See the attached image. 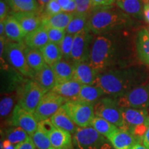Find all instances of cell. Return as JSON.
<instances>
[{
	"label": "cell",
	"mask_w": 149,
	"mask_h": 149,
	"mask_svg": "<svg viewBox=\"0 0 149 149\" xmlns=\"http://www.w3.org/2000/svg\"><path fill=\"white\" fill-rule=\"evenodd\" d=\"M10 122L12 126H17L25 130L29 136L36 131L39 123L33 113L22 109L18 104L14 108L11 115Z\"/></svg>",
	"instance_id": "cell-13"
},
{
	"label": "cell",
	"mask_w": 149,
	"mask_h": 149,
	"mask_svg": "<svg viewBox=\"0 0 149 149\" xmlns=\"http://www.w3.org/2000/svg\"><path fill=\"white\" fill-rule=\"evenodd\" d=\"M93 39V33L87 27L74 35L73 45L70 59L72 63L89 60Z\"/></svg>",
	"instance_id": "cell-11"
},
{
	"label": "cell",
	"mask_w": 149,
	"mask_h": 149,
	"mask_svg": "<svg viewBox=\"0 0 149 149\" xmlns=\"http://www.w3.org/2000/svg\"><path fill=\"white\" fill-rule=\"evenodd\" d=\"M25 54L28 64L34 73L39 71L46 64V61L40 50L33 49L26 46Z\"/></svg>",
	"instance_id": "cell-30"
},
{
	"label": "cell",
	"mask_w": 149,
	"mask_h": 149,
	"mask_svg": "<svg viewBox=\"0 0 149 149\" xmlns=\"http://www.w3.org/2000/svg\"><path fill=\"white\" fill-rule=\"evenodd\" d=\"M117 42L112 33L96 35L89 57L91 66L99 73L111 69L117 56Z\"/></svg>",
	"instance_id": "cell-3"
},
{
	"label": "cell",
	"mask_w": 149,
	"mask_h": 149,
	"mask_svg": "<svg viewBox=\"0 0 149 149\" xmlns=\"http://www.w3.org/2000/svg\"><path fill=\"white\" fill-rule=\"evenodd\" d=\"M46 93L34 80H31L24 84L17 92V104L22 109L34 113L42 97Z\"/></svg>",
	"instance_id": "cell-6"
},
{
	"label": "cell",
	"mask_w": 149,
	"mask_h": 149,
	"mask_svg": "<svg viewBox=\"0 0 149 149\" xmlns=\"http://www.w3.org/2000/svg\"><path fill=\"white\" fill-rule=\"evenodd\" d=\"M116 6L129 16L141 19L144 17L142 0H116Z\"/></svg>",
	"instance_id": "cell-26"
},
{
	"label": "cell",
	"mask_w": 149,
	"mask_h": 149,
	"mask_svg": "<svg viewBox=\"0 0 149 149\" xmlns=\"http://www.w3.org/2000/svg\"><path fill=\"white\" fill-rule=\"evenodd\" d=\"M72 141L74 149H114L109 139L91 126L77 127Z\"/></svg>",
	"instance_id": "cell-5"
},
{
	"label": "cell",
	"mask_w": 149,
	"mask_h": 149,
	"mask_svg": "<svg viewBox=\"0 0 149 149\" xmlns=\"http://www.w3.org/2000/svg\"><path fill=\"white\" fill-rule=\"evenodd\" d=\"M104 95V91L98 86L95 85H82L75 100L95 104Z\"/></svg>",
	"instance_id": "cell-27"
},
{
	"label": "cell",
	"mask_w": 149,
	"mask_h": 149,
	"mask_svg": "<svg viewBox=\"0 0 149 149\" xmlns=\"http://www.w3.org/2000/svg\"><path fill=\"white\" fill-rule=\"evenodd\" d=\"M109 141L114 149H132L137 143H139L131 134L121 128L110 137Z\"/></svg>",
	"instance_id": "cell-18"
},
{
	"label": "cell",
	"mask_w": 149,
	"mask_h": 149,
	"mask_svg": "<svg viewBox=\"0 0 149 149\" xmlns=\"http://www.w3.org/2000/svg\"><path fill=\"white\" fill-rule=\"evenodd\" d=\"M42 13H14L10 15L16 19L26 34L32 32L42 25Z\"/></svg>",
	"instance_id": "cell-15"
},
{
	"label": "cell",
	"mask_w": 149,
	"mask_h": 149,
	"mask_svg": "<svg viewBox=\"0 0 149 149\" xmlns=\"http://www.w3.org/2000/svg\"><path fill=\"white\" fill-rule=\"evenodd\" d=\"M90 126L109 139L119 129V128L114 124H111V122H108L103 118L97 116H95L93 119Z\"/></svg>",
	"instance_id": "cell-31"
},
{
	"label": "cell",
	"mask_w": 149,
	"mask_h": 149,
	"mask_svg": "<svg viewBox=\"0 0 149 149\" xmlns=\"http://www.w3.org/2000/svg\"><path fill=\"white\" fill-rule=\"evenodd\" d=\"M93 7L109 6H112L116 2V0H91Z\"/></svg>",
	"instance_id": "cell-43"
},
{
	"label": "cell",
	"mask_w": 149,
	"mask_h": 149,
	"mask_svg": "<svg viewBox=\"0 0 149 149\" xmlns=\"http://www.w3.org/2000/svg\"><path fill=\"white\" fill-rule=\"evenodd\" d=\"M30 137L37 149H49L51 147L49 134L39 125L36 131Z\"/></svg>",
	"instance_id": "cell-32"
},
{
	"label": "cell",
	"mask_w": 149,
	"mask_h": 149,
	"mask_svg": "<svg viewBox=\"0 0 149 149\" xmlns=\"http://www.w3.org/2000/svg\"><path fill=\"white\" fill-rule=\"evenodd\" d=\"M63 12L60 5L57 1V0H51L44 8V12L42 13L43 15H55Z\"/></svg>",
	"instance_id": "cell-39"
},
{
	"label": "cell",
	"mask_w": 149,
	"mask_h": 149,
	"mask_svg": "<svg viewBox=\"0 0 149 149\" xmlns=\"http://www.w3.org/2000/svg\"><path fill=\"white\" fill-rule=\"evenodd\" d=\"M5 26V35L14 42H24L26 34L17 19L11 15H8L3 21Z\"/></svg>",
	"instance_id": "cell-17"
},
{
	"label": "cell",
	"mask_w": 149,
	"mask_h": 149,
	"mask_svg": "<svg viewBox=\"0 0 149 149\" xmlns=\"http://www.w3.org/2000/svg\"><path fill=\"white\" fill-rule=\"evenodd\" d=\"M142 144L147 149H149V128L147 130L146 134H145L144 138L142 140Z\"/></svg>",
	"instance_id": "cell-46"
},
{
	"label": "cell",
	"mask_w": 149,
	"mask_h": 149,
	"mask_svg": "<svg viewBox=\"0 0 149 149\" xmlns=\"http://www.w3.org/2000/svg\"><path fill=\"white\" fill-rule=\"evenodd\" d=\"M9 6L6 0H0V21H4L8 17Z\"/></svg>",
	"instance_id": "cell-41"
},
{
	"label": "cell",
	"mask_w": 149,
	"mask_h": 149,
	"mask_svg": "<svg viewBox=\"0 0 149 149\" xmlns=\"http://www.w3.org/2000/svg\"><path fill=\"white\" fill-rule=\"evenodd\" d=\"M5 35V26L4 23L2 21H0V37H4Z\"/></svg>",
	"instance_id": "cell-48"
},
{
	"label": "cell",
	"mask_w": 149,
	"mask_h": 149,
	"mask_svg": "<svg viewBox=\"0 0 149 149\" xmlns=\"http://www.w3.org/2000/svg\"><path fill=\"white\" fill-rule=\"evenodd\" d=\"M26 46L24 42H6L5 52L8 62L26 77L33 78L34 72L30 68L26 57Z\"/></svg>",
	"instance_id": "cell-7"
},
{
	"label": "cell",
	"mask_w": 149,
	"mask_h": 149,
	"mask_svg": "<svg viewBox=\"0 0 149 149\" xmlns=\"http://www.w3.org/2000/svg\"><path fill=\"white\" fill-rule=\"evenodd\" d=\"M131 24L130 16L112 5L95 7L88 17L87 29L98 35L124 29Z\"/></svg>",
	"instance_id": "cell-2"
},
{
	"label": "cell",
	"mask_w": 149,
	"mask_h": 149,
	"mask_svg": "<svg viewBox=\"0 0 149 149\" xmlns=\"http://www.w3.org/2000/svg\"><path fill=\"white\" fill-rule=\"evenodd\" d=\"M15 146L8 139H5L3 141H1V149H15Z\"/></svg>",
	"instance_id": "cell-44"
},
{
	"label": "cell",
	"mask_w": 149,
	"mask_h": 149,
	"mask_svg": "<svg viewBox=\"0 0 149 149\" xmlns=\"http://www.w3.org/2000/svg\"><path fill=\"white\" fill-rule=\"evenodd\" d=\"M49 138L51 146L57 149H74L72 135L61 128H54L50 132Z\"/></svg>",
	"instance_id": "cell-16"
},
{
	"label": "cell",
	"mask_w": 149,
	"mask_h": 149,
	"mask_svg": "<svg viewBox=\"0 0 149 149\" xmlns=\"http://www.w3.org/2000/svg\"><path fill=\"white\" fill-rule=\"evenodd\" d=\"M51 122L55 128H61L66 131L69 132L72 135L75 133L77 126L71 120L69 115L62 106L58 111L52 116L51 118Z\"/></svg>",
	"instance_id": "cell-21"
},
{
	"label": "cell",
	"mask_w": 149,
	"mask_h": 149,
	"mask_svg": "<svg viewBox=\"0 0 149 149\" xmlns=\"http://www.w3.org/2000/svg\"><path fill=\"white\" fill-rule=\"evenodd\" d=\"M142 1H143V3H149V0H142Z\"/></svg>",
	"instance_id": "cell-50"
},
{
	"label": "cell",
	"mask_w": 149,
	"mask_h": 149,
	"mask_svg": "<svg viewBox=\"0 0 149 149\" xmlns=\"http://www.w3.org/2000/svg\"><path fill=\"white\" fill-rule=\"evenodd\" d=\"M67 102L66 99L48 91L42 97L34 112L35 118L39 122L50 119Z\"/></svg>",
	"instance_id": "cell-12"
},
{
	"label": "cell",
	"mask_w": 149,
	"mask_h": 149,
	"mask_svg": "<svg viewBox=\"0 0 149 149\" xmlns=\"http://www.w3.org/2000/svg\"><path fill=\"white\" fill-rule=\"evenodd\" d=\"M137 56L143 64L149 66V33L146 29L139 31L136 38Z\"/></svg>",
	"instance_id": "cell-25"
},
{
	"label": "cell",
	"mask_w": 149,
	"mask_h": 149,
	"mask_svg": "<svg viewBox=\"0 0 149 149\" xmlns=\"http://www.w3.org/2000/svg\"><path fill=\"white\" fill-rule=\"evenodd\" d=\"M46 29L49 42L54 43L59 46L60 45L66 35V30L54 29V28H46Z\"/></svg>",
	"instance_id": "cell-38"
},
{
	"label": "cell",
	"mask_w": 149,
	"mask_h": 149,
	"mask_svg": "<svg viewBox=\"0 0 149 149\" xmlns=\"http://www.w3.org/2000/svg\"><path fill=\"white\" fill-rule=\"evenodd\" d=\"M49 149H57V148H54V147H53V146H51V148H50Z\"/></svg>",
	"instance_id": "cell-51"
},
{
	"label": "cell",
	"mask_w": 149,
	"mask_h": 149,
	"mask_svg": "<svg viewBox=\"0 0 149 149\" xmlns=\"http://www.w3.org/2000/svg\"><path fill=\"white\" fill-rule=\"evenodd\" d=\"M46 64L52 66L63 59L60 46L54 43L48 42L40 49Z\"/></svg>",
	"instance_id": "cell-29"
},
{
	"label": "cell",
	"mask_w": 149,
	"mask_h": 149,
	"mask_svg": "<svg viewBox=\"0 0 149 149\" xmlns=\"http://www.w3.org/2000/svg\"><path fill=\"white\" fill-rule=\"evenodd\" d=\"M94 105L79 100H69L63 106L77 127L84 128L90 126L95 117Z\"/></svg>",
	"instance_id": "cell-8"
},
{
	"label": "cell",
	"mask_w": 149,
	"mask_h": 149,
	"mask_svg": "<svg viewBox=\"0 0 149 149\" xmlns=\"http://www.w3.org/2000/svg\"><path fill=\"white\" fill-rule=\"evenodd\" d=\"M144 18L145 21L148 24H149V3H144Z\"/></svg>",
	"instance_id": "cell-45"
},
{
	"label": "cell",
	"mask_w": 149,
	"mask_h": 149,
	"mask_svg": "<svg viewBox=\"0 0 149 149\" xmlns=\"http://www.w3.org/2000/svg\"><path fill=\"white\" fill-rule=\"evenodd\" d=\"M82 85L72 79L66 82L56 84L51 91L66 99L67 101L75 100Z\"/></svg>",
	"instance_id": "cell-20"
},
{
	"label": "cell",
	"mask_w": 149,
	"mask_h": 149,
	"mask_svg": "<svg viewBox=\"0 0 149 149\" xmlns=\"http://www.w3.org/2000/svg\"><path fill=\"white\" fill-rule=\"evenodd\" d=\"M123 129L131 134L139 143L149 128V113L147 109L122 108Z\"/></svg>",
	"instance_id": "cell-4"
},
{
	"label": "cell",
	"mask_w": 149,
	"mask_h": 149,
	"mask_svg": "<svg viewBox=\"0 0 149 149\" xmlns=\"http://www.w3.org/2000/svg\"><path fill=\"white\" fill-rule=\"evenodd\" d=\"M6 1L12 12L43 13L37 0H6Z\"/></svg>",
	"instance_id": "cell-28"
},
{
	"label": "cell",
	"mask_w": 149,
	"mask_h": 149,
	"mask_svg": "<svg viewBox=\"0 0 149 149\" xmlns=\"http://www.w3.org/2000/svg\"><path fill=\"white\" fill-rule=\"evenodd\" d=\"M48 42L49 41L46 29L42 25L35 31L28 33L24 41L27 47L39 50L46 45Z\"/></svg>",
	"instance_id": "cell-19"
},
{
	"label": "cell",
	"mask_w": 149,
	"mask_h": 149,
	"mask_svg": "<svg viewBox=\"0 0 149 149\" xmlns=\"http://www.w3.org/2000/svg\"><path fill=\"white\" fill-rule=\"evenodd\" d=\"M76 9L74 14L81 15L90 16L92 10L94 8L91 0H74Z\"/></svg>",
	"instance_id": "cell-37"
},
{
	"label": "cell",
	"mask_w": 149,
	"mask_h": 149,
	"mask_svg": "<svg viewBox=\"0 0 149 149\" xmlns=\"http://www.w3.org/2000/svg\"><path fill=\"white\" fill-rule=\"evenodd\" d=\"M115 99L121 108L147 109L149 107V84L139 85Z\"/></svg>",
	"instance_id": "cell-10"
},
{
	"label": "cell",
	"mask_w": 149,
	"mask_h": 149,
	"mask_svg": "<svg viewBox=\"0 0 149 149\" xmlns=\"http://www.w3.org/2000/svg\"><path fill=\"white\" fill-rule=\"evenodd\" d=\"M63 12L74 13L76 9L74 0H57Z\"/></svg>",
	"instance_id": "cell-40"
},
{
	"label": "cell",
	"mask_w": 149,
	"mask_h": 149,
	"mask_svg": "<svg viewBox=\"0 0 149 149\" xmlns=\"http://www.w3.org/2000/svg\"><path fill=\"white\" fill-rule=\"evenodd\" d=\"M5 136L6 139H8L10 142L15 146L25 141L29 137V134L25 130L14 126H12L6 130Z\"/></svg>",
	"instance_id": "cell-35"
},
{
	"label": "cell",
	"mask_w": 149,
	"mask_h": 149,
	"mask_svg": "<svg viewBox=\"0 0 149 149\" xmlns=\"http://www.w3.org/2000/svg\"><path fill=\"white\" fill-rule=\"evenodd\" d=\"M95 116L101 117L119 128L123 126L122 108L115 98L111 97H102L94 105Z\"/></svg>",
	"instance_id": "cell-9"
},
{
	"label": "cell",
	"mask_w": 149,
	"mask_h": 149,
	"mask_svg": "<svg viewBox=\"0 0 149 149\" xmlns=\"http://www.w3.org/2000/svg\"><path fill=\"white\" fill-rule=\"evenodd\" d=\"M74 35L70 34H67L65 36L64 39L60 44V48L62 53L63 58L65 60L69 61L71 55L72 45H73Z\"/></svg>",
	"instance_id": "cell-36"
},
{
	"label": "cell",
	"mask_w": 149,
	"mask_h": 149,
	"mask_svg": "<svg viewBox=\"0 0 149 149\" xmlns=\"http://www.w3.org/2000/svg\"><path fill=\"white\" fill-rule=\"evenodd\" d=\"M88 16L73 13L72 19L66 29L67 34L74 35L86 29L88 24Z\"/></svg>",
	"instance_id": "cell-33"
},
{
	"label": "cell",
	"mask_w": 149,
	"mask_h": 149,
	"mask_svg": "<svg viewBox=\"0 0 149 149\" xmlns=\"http://www.w3.org/2000/svg\"><path fill=\"white\" fill-rule=\"evenodd\" d=\"M51 68L55 74L56 84L72 79L73 64L69 61L61 59V61L53 65Z\"/></svg>",
	"instance_id": "cell-24"
},
{
	"label": "cell",
	"mask_w": 149,
	"mask_h": 149,
	"mask_svg": "<svg viewBox=\"0 0 149 149\" xmlns=\"http://www.w3.org/2000/svg\"><path fill=\"white\" fill-rule=\"evenodd\" d=\"M72 79L81 85H93L98 72L91 66L88 61L72 63Z\"/></svg>",
	"instance_id": "cell-14"
},
{
	"label": "cell",
	"mask_w": 149,
	"mask_h": 149,
	"mask_svg": "<svg viewBox=\"0 0 149 149\" xmlns=\"http://www.w3.org/2000/svg\"><path fill=\"white\" fill-rule=\"evenodd\" d=\"M50 1H51V0H37L39 5H40V8L42 9V11L44 9V8H45L46 5Z\"/></svg>",
	"instance_id": "cell-47"
},
{
	"label": "cell",
	"mask_w": 149,
	"mask_h": 149,
	"mask_svg": "<svg viewBox=\"0 0 149 149\" xmlns=\"http://www.w3.org/2000/svg\"><path fill=\"white\" fill-rule=\"evenodd\" d=\"M148 33H149V28H148Z\"/></svg>",
	"instance_id": "cell-52"
},
{
	"label": "cell",
	"mask_w": 149,
	"mask_h": 149,
	"mask_svg": "<svg viewBox=\"0 0 149 149\" xmlns=\"http://www.w3.org/2000/svg\"><path fill=\"white\" fill-rule=\"evenodd\" d=\"M42 15V26L46 28H54L66 30L73 17V13L61 12L55 15Z\"/></svg>",
	"instance_id": "cell-23"
},
{
	"label": "cell",
	"mask_w": 149,
	"mask_h": 149,
	"mask_svg": "<svg viewBox=\"0 0 149 149\" xmlns=\"http://www.w3.org/2000/svg\"><path fill=\"white\" fill-rule=\"evenodd\" d=\"M132 149H147V148L144 146V144H141V143H137V144L133 147V148Z\"/></svg>",
	"instance_id": "cell-49"
},
{
	"label": "cell",
	"mask_w": 149,
	"mask_h": 149,
	"mask_svg": "<svg viewBox=\"0 0 149 149\" xmlns=\"http://www.w3.org/2000/svg\"><path fill=\"white\" fill-rule=\"evenodd\" d=\"M33 79L46 92L51 91L56 84L55 74L51 66L46 64L39 71L35 72Z\"/></svg>",
	"instance_id": "cell-22"
},
{
	"label": "cell",
	"mask_w": 149,
	"mask_h": 149,
	"mask_svg": "<svg viewBox=\"0 0 149 149\" xmlns=\"http://www.w3.org/2000/svg\"><path fill=\"white\" fill-rule=\"evenodd\" d=\"M144 75L137 68L110 69L98 74L94 84L104 94L117 98L143 84Z\"/></svg>",
	"instance_id": "cell-1"
},
{
	"label": "cell",
	"mask_w": 149,
	"mask_h": 149,
	"mask_svg": "<svg viewBox=\"0 0 149 149\" xmlns=\"http://www.w3.org/2000/svg\"><path fill=\"white\" fill-rule=\"evenodd\" d=\"M18 101L17 93H15L13 94H8L4 95L1 99L0 102V115L1 119L8 117L10 114L11 112L13 111V107L15 108V102Z\"/></svg>",
	"instance_id": "cell-34"
},
{
	"label": "cell",
	"mask_w": 149,
	"mask_h": 149,
	"mask_svg": "<svg viewBox=\"0 0 149 149\" xmlns=\"http://www.w3.org/2000/svg\"><path fill=\"white\" fill-rule=\"evenodd\" d=\"M15 149H37L35 147L34 143L31 139V137H29L26 139L25 141H22V143L16 145Z\"/></svg>",
	"instance_id": "cell-42"
}]
</instances>
